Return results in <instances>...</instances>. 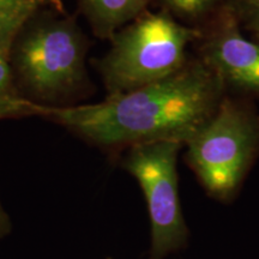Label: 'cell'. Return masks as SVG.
Returning a JSON list of instances; mask_svg holds the SVG:
<instances>
[{"mask_svg":"<svg viewBox=\"0 0 259 259\" xmlns=\"http://www.w3.org/2000/svg\"><path fill=\"white\" fill-rule=\"evenodd\" d=\"M89 38L77 15L48 10L25 25L9 64L19 95L44 107H71L88 96Z\"/></svg>","mask_w":259,"mask_h":259,"instance_id":"obj_2","label":"cell"},{"mask_svg":"<svg viewBox=\"0 0 259 259\" xmlns=\"http://www.w3.org/2000/svg\"><path fill=\"white\" fill-rule=\"evenodd\" d=\"M225 5L235 15L239 23L259 32V0H227Z\"/></svg>","mask_w":259,"mask_h":259,"instance_id":"obj_11","label":"cell"},{"mask_svg":"<svg viewBox=\"0 0 259 259\" xmlns=\"http://www.w3.org/2000/svg\"><path fill=\"white\" fill-rule=\"evenodd\" d=\"M200 31L164 10L145 11L111 38L96 67L107 96L132 92L167 78L186 65V50Z\"/></svg>","mask_w":259,"mask_h":259,"instance_id":"obj_3","label":"cell"},{"mask_svg":"<svg viewBox=\"0 0 259 259\" xmlns=\"http://www.w3.org/2000/svg\"><path fill=\"white\" fill-rule=\"evenodd\" d=\"M154 0H76L78 12L97 38L111 40L121 28L148 11Z\"/></svg>","mask_w":259,"mask_h":259,"instance_id":"obj_7","label":"cell"},{"mask_svg":"<svg viewBox=\"0 0 259 259\" xmlns=\"http://www.w3.org/2000/svg\"><path fill=\"white\" fill-rule=\"evenodd\" d=\"M187 160L208 192L228 199L259 148V120L240 103L222 99L211 118L187 142Z\"/></svg>","mask_w":259,"mask_h":259,"instance_id":"obj_4","label":"cell"},{"mask_svg":"<svg viewBox=\"0 0 259 259\" xmlns=\"http://www.w3.org/2000/svg\"><path fill=\"white\" fill-rule=\"evenodd\" d=\"M10 232H11V220L0 199V240L8 236Z\"/></svg>","mask_w":259,"mask_h":259,"instance_id":"obj_12","label":"cell"},{"mask_svg":"<svg viewBox=\"0 0 259 259\" xmlns=\"http://www.w3.org/2000/svg\"><path fill=\"white\" fill-rule=\"evenodd\" d=\"M225 84L203 63L186 64L167 78L97 103L38 106V118L56 122L103 149L156 141L187 143L222 101Z\"/></svg>","mask_w":259,"mask_h":259,"instance_id":"obj_1","label":"cell"},{"mask_svg":"<svg viewBox=\"0 0 259 259\" xmlns=\"http://www.w3.org/2000/svg\"><path fill=\"white\" fill-rule=\"evenodd\" d=\"M183 143L156 141L127 148L122 167L143 191L151 223L150 259H164L185 244L187 228L178 192V154Z\"/></svg>","mask_w":259,"mask_h":259,"instance_id":"obj_5","label":"cell"},{"mask_svg":"<svg viewBox=\"0 0 259 259\" xmlns=\"http://www.w3.org/2000/svg\"><path fill=\"white\" fill-rule=\"evenodd\" d=\"M38 106L27 101L16 88L9 59L0 58V121L37 116Z\"/></svg>","mask_w":259,"mask_h":259,"instance_id":"obj_9","label":"cell"},{"mask_svg":"<svg viewBox=\"0 0 259 259\" xmlns=\"http://www.w3.org/2000/svg\"><path fill=\"white\" fill-rule=\"evenodd\" d=\"M203 63L225 85L259 94V44L241 34L238 18L226 5L203 46Z\"/></svg>","mask_w":259,"mask_h":259,"instance_id":"obj_6","label":"cell"},{"mask_svg":"<svg viewBox=\"0 0 259 259\" xmlns=\"http://www.w3.org/2000/svg\"><path fill=\"white\" fill-rule=\"evenodd\" d=\"M162 10L174 18L197 19L210 14L219 6L226 4L227 0H157Z\"/></svg>","mask_w":259,"mask_h":259,"instance_id":"obj_10","label":"cell"},{"mask_svg":"<svg viewBox=\"0 0 259 259\" xmlns=\"http://www.w3.org/2000/svg\"><path fill=\"white\" fill-rule=\"evenodd\" d=\"M48 10H65L63 0H0V58L9 59L19 32Z\"/></svg>","mask_w":259,"mask_h":259,"instance_id":"obj_8","label":"cell"}]
</instances>
